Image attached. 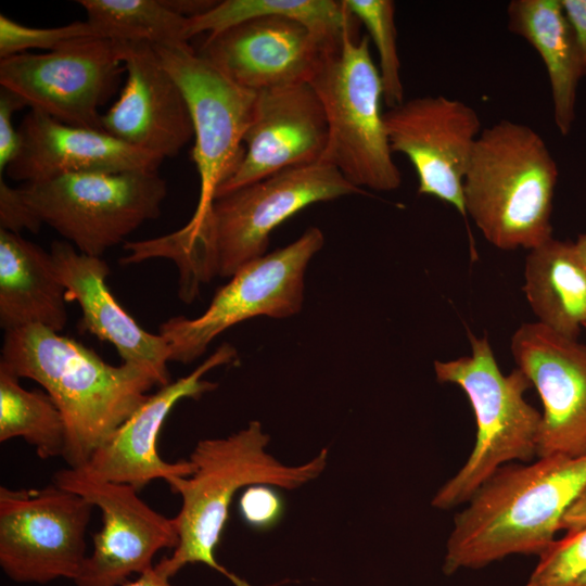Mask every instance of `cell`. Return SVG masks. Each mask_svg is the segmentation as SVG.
Listing matches in <instances>:
<instances>
[{
    "label": "cell",
    "mask_w": 586,
    "mask_h": 586,
    "mask_svg": "<svg viewBox=\"0 0 586 586\" xmlns=\"http://www.w3.org/2000/svg\"><path fill=\"white\" fill-rule=\"evenodd\" d=\"M66 289L51 253L0 229V326L40 324L60 332L67 322Z\"/></svg>",
    "instance_id": "cell-22"
},
{
    "label": "cell",
    "mask_w": 586,
    "mask_h": 586,
    "mask_svg": "<svg viewBox=\"0 0 586 586\" xmlns=\"http://www.w3.org/2000/svg\"><path fill=\"white\" fill-rule=\"evenodd\" d=\"M20 149L7 175L34 183L71 174L157 170L163 157L101 130L75 127L30 110L18 127Z\"/></svg>",
    "instance_id": "cell-20"
},
{
    "label": "cell",
    "mask_w": 586,
    "mask_h": 586,
    "mask_svg": "<svg viewBox=\"0 0 586 586\" xmlns=\"http://www.w3.org/2000/svg\"><path fill=\"white\" fill-rule=\"evenodd\" d=\"M42 225L35 212L26 203L18 188L9 186L0 178V229L18 233L29 230L37 233Z\"/></svg>",
    "instance_id": "cell-32"
},
{
    "label": "cell",
    "mask_w": 586,
    "mask_h": 586,
    "mask_svg": "<svg viewBox=\"0 0 586 586\" xmlns=\"http://www.w3.org/2000/svg\"><path fill=\"white\" fill-rule=\"evenodd\" d=\"M94 507L54 482L37 489L0 487V566L15 583L73 582L88 557Z\"/></svg>",
    "instance_id": "cell-10"
},
{
    "label": "cell",
    "mask_w": 586,
    "mask_h": 586,
    "mask_svg": "<svg viewBox=\"0 0 586 586\" xmlns=\"http://www.w3.org/2000/svg\"><path fill=\"white\" fill-rule=\"evenodd\" d=\"M0 366L40 384L65 424L63 459L84 468L139 408L149 391L170 382L153 366L105 362L93 349L40 324L5 331Z\"/></svg>",
    "instance_id": "cell-2"
},
{
    "label": "cell",
    "mask_w": 586,
    "mask_h": 586,
    "mask_svg": "<svg viewBox=\"0 0 586 586\" xmlns=\"http://www.w3.org/2000/svg\"><path fill=\"white\" fill-rule=\"evenodd\" d=\"M586 526V486L569 507L561 521V528L568 531Z\"/></svg>",
    "instance_id": "cell-36"
},
{
    "label": "cell",
    "mask_w": 586,
    "mask_h": 586,
    "mask_svg": "<svg viewBox=\"0 0 586 586\" xmlns=\"http://www.w3.org/2000/svg\"><path fill=\"white\" fill-rule=\"evenodd\" d=\"M573 243V249L575 252V255L583 266V268L586 270V233H582L577 237L575 242Z\"/></svg>",
    "instance_id": "cell-38"
},
{
    "label": "cell",
    "mask_w": 586,
    "mask_h": 586,
    "mask_svg": "<svg viewBox=\"0 0 586 586\" xmlns=\"http://www.w3.org/2000/svg\"><path fill=\"white\" fill-rule=\"evenodd\" d=\"M52 482L80 495L102 514L76 586H119L132 574L151 570L158 551L177 546L173 520L151 508L135 487L69 467L56 471Z\"/></svg>",
    "instance_id": "cell-13"
},
{
    "label": "cell",
    "mask_w": 586,
    "mask_h": 586,
    "mask_svg": "<svg viewBox=\"0 0 586 586\" xmlns=\"http://www.w3.org/2000/svg\"><path fill=\"white\" fill-rule=\"evenodd\" d=\"M50 253L67 301L80 306V328L110 342L124 361L151 365L170 380L166 340L142 329L118 304L106 284L107 264L101 257L80 253L66 241H54Z\"/></svg>",
    "instance_id": "cell-21"
},
{
    "label": "cell",
    "mask_w": 586,
    "mask_h": 586,
    "mask_svg": "<svg viewBox=\"0 0 586 586\" xmlns=\"http://www.w3.org/2000/svg\"><path fill=\"white\" fill-rule=\"evenodd\" d=\"M328 141L327 118L309 82L256 91L244 155L216 196L281 170L320 161Z\"/></svg>",
    "instance_id": "cell-16"
},
{
    "label": "cell",
    "mask_w": 586,
    "mask_h": 586,
    "mask_svg": "<svg viewBox=\"0 0 586 586\" xmlns=\"http://www.w3.org/2000/svg\"><path fill=\"white\" fill-rule=\"evenodd\" d=\"M99 37L160 47L189 44L187 18L163 0H78Z\"/></svg>",
    "instance_id": "cell-26"
},
{
    "label": "cell",
    "mask_w": 586,
    "mask_h": 586,
    "mask_svg": "<svg viewBox=\"0 0 586 586\" xmlns=\"http://www.w3.org/2000/svg\"><path fill=\"white\" fill-rule=\"evenodd\" d=\"M576 586H586V574L584 575V577L578 582V584Z\"/></svg>",
    "instance_id": "cell-39"
},
{
    "label": "cell",
    "mask_w": 586,
    "mask_h": 586,
    "mask_svg": "<svg viewBox=\"0 0 586 586\" xmlns=\"http://www.w3.org/2000/svg\"><path fill=\"white\" fill-rule=\"evenodd\" d=\"M169 579L153 566L151 570L138 575L135 581H127L119 586H173Z\"/></svg>",
    "instance_id": "cell-37"
},
{
    "label": "cell",
    "mask_w": 586,
    "mask_h": 586,
    "mask_svg": "<svg viewBox=\"0 0 586 586\" xmlns=\"http://www.w3.org/2000/svg\"><path fill=\"white\" fill-rule=\"evenodd\" d=\"M510 348L542 404L537 457L586 455V344L538 322L521 324Z\"/></svg>",
    "instance_id": "cell-15"
},
{
    "label": "cell",
    "mask_w": 586,
    "mask_h": 586,
    "mask_svg": "<svg viewBox=\"0 0 586 586\" xmlns=\"http://www.w3.org/2000/svg\"><path fill=\"white\" fill-rule=\"evenodd\" d=\"M364 193L333 166L317 162L292 167L216 196L201 222L165 235L126 242L123 265L167 258L179 272V296L191 303L200 285L232 277L265 255L270 233L305 207Z\"/></svg>",
    "instance_id": "cell-1"
},
{
    "label": "cell",
    "mask_w": 586,
    "mask_h": 586,
    "mask_svg": "<svg viewBox=\"0 0 586 586\" xmlns=\"http://www.w3.org/2000/svg\"><path fill=\"white\" fill-rule=\"evenodd\" d=\"M164 4L176 14L189 20L209 11L218 1L213 0H163Z\"/></svg>",
    "instance_id": "cell-35"
},
{
    "label": "cell",
    "mask_w": 586,
    "mask_h": 586,
    "mask_svg": "<svg viewBox=\"0 0 586 586\" xmlns=\"http://www.w3.org/2000/svg\"><path fill=\"white\" fill-rule=\"evenodd\" d=\"M392 152L404 154L418 177V193L453 205L467 217L463 181L482 131L473 107L444 95L405 100L384 113Z\"/></svg>",
    "instance_id": "cell-14"
},
{
    "label": "cell",
    "mask_w": 586,
    "mask_h": 586,
    "mask_svg": "<svg viewBox=\"0 0 586 586\" xmlns=\"http://www.w3.org/2000/svg\"><path fill=\"white\" fill-rule=\"evenodd\" d=\"M471 354L434 361L436 379L459 386L476 423L475 443L458 472L434 495V508L448 510L468 502L500 467L537 457L542 412L524 397L532 386L519 368L504 374L487 336L469 334Z\"/></svg>",
    "instance_id": "cell-6"
},
{
    "label": "cell",
    "mask_w": 586,
    "mask_h": 586,
    "mask_svg": "<svg viewBox=\"0 0 586 586\" xmlns=\"http://www.w3.org/2000/svg\"><path fill=\"white\" fill-rule=\"evenodd\" d=\"M348 12L367 28L379 54L383 100L392 109L402 104L404 88L395 26V4L391 0H343Z\"/></svg>",
    "instance_id": "cell-28"
},
{
    "label": "cell",
    "mask_w": 586,
    "mask_h": 586,
    "mask_svg": "<svg viewBox=\"0 0 586 586\" xmlns=\"http://www.w3.org/2000/svg\"><path fill=\"white\" fill-rule=\"evenodd\" d=\"M324 237L310 227L294 242L249 263L219 288L196 318L176 316L160 326L169 347V361L190 364L220 333L244 320L267 316L289 318L301 311L308 263Z\"/></svg>",
    "instance_id": "cell-9"
},
{
    "label": "cell",
    "mask_w": 586,
    "mask_h": 586,
    "mask_svg": "<svg viewBox=\"0 0 586 586\" xmlns=\"http://www.w3.org/2000/svg\"><path fill=\"white\" fill-rule=\"evenodd\" d=\"M358 27L346 29L335 51L326 53L309 84L321 101L328 141L319 162L335 167L353 186L392 191L402 176L393 161L381 103L383 86Z\"/></svg>",
    "instance_id": "cell-7"
},
{
    "label": "cell",
    "mask_w": 586,
    "mask_h": 586,
    "mask_svg": "<svg viewBox=\"0 0 586 586\" xmlns=\"http://www.w3.org/2000/svg\"><path fill=\"white\" fill-rule=\"evenodd\" d=\"M235 359V348L225 343L191 373L149 394L139 408L94 451L84 469L95 477L127 484L137 491L154 480L166 482L175 476L190 475L194 468L189 459L168 462L158 455V434L178 402L200 398L217 387V383L204 380L207 372Z\"/></svg>",
    "instance_id": "cell-18"
},
{
    "label": "cell",
    "mask_w": 586,
    "mask_h": 586,
    "mask_svg": "<svg viewBox=\"0 0 586 586\" xmlns=\"http://www.w3.org/2000/svg\"><path fill=\"white\" fill-rule=\"evenodd\" d=\"M123 69L118 41L85 37L47 53L1 58L0 85L60 123L104 131L99 107L115 90Z\"/></svg>",
    "instance_id": "cell-12"
},
{
    "label": "cell",
    "mask_w": 586,
    "mask_h": 586,
    "mask_svg": "<svg viewBox=\"0 0 586 586\" xmlns=\"http://www.w3.org/2000/svg\"><path fill=\"white\" fill-rule=\"evenodd\" d=\"M119 44L127 79L119 98L102 115V128L133 148L174 157L194 136L182 90L152 44Z\"/></svg>",
    "instance_id": "cell-19"
},
{
    "label": "cell",
    "mask_w": 586,
    "mask_h": 586,
    "mask_svg": "<svg viewBox=\"0 0 586 586\" xmlns=\"http://www.w3.org/2000/svg\"><path fill=\"white\" fill-rule=\"evenodd\" d=\"M18 190L42 224L95 257L157 218L167 194L157 170L71 174Z\"/></svg>",
    "instance_id": "cell-8"
},
{
    "label": "cell",
    "mask_w": 586,
    "mask_h": 586,
    "mask_svg": "<svg viewBox=\"0 0 586 586\" xmlns=\"http://www.w3.org/2000/svg\"><path fill=\"white\" fill-rule=\"evenodd\" d=\"M583 328H584V329L586 330V321H585V323H584V327H583Z\"/></svg>",
    "instance_id": "cell-40"
},
{
    "label": "cell",
    "mask_w": 586,
    "mask_h": 586,
    "mask_svg": "<svg viewBox=\"0 0 586 586\" xmlns=\"http://www.w3.org/2000/svg\"><path fill=\"white\" fill-rule=\"evenodd\" d=\"M269 435L259 421L227 437L199 441L190 454L193 472L166 481L181 507L171 518L178 544L154 568L168 578L188 564L202 563L234 586H252L216 559L233 497L243 487L266 484L295 489L317 479L328 463V449L300 466H286L267 451ZM277 586V585H270Z\"/></svg>",
    "instance_id": "cell-4"
},
{
    "label": "cell",
    "mask_w": 586,
    "mask_h": 586,
    "mask_svg": "<svg viewBox=\"0 0 586 586\" xmlns=\"http://www.w3.org/2000/svg\"><path fill=\"white\" fill-rule=\"evenodd\" d=\"M572 28L586 76V0H560Z\"/></svg>",
    "instance_id": "cell-34"
},
{
    "label": "cell",
    "mask_w": 586,
    "mask_h": 586,
    "mask_svg": "<svg viewBox=\"0 0 586 586\" xmlns=\"http://www.w3.org/2000/svg\"><path fill=\"white\" fill-rule=\"evenodd\" d=\"M153 47L181 88L192 119V158L200 177V195L192 217L183 226L192 229L244 155L243 137L252 119L256 91L235 84L190 44Z\"/></svg>",
    "instance_id": "cell-11"
},
{
    "label": "cell",
    "mask_w": 586,
    "mask_h": 586,
    "mask_svg": "<svg viewBox=\"0 0 586 586\" xmlns=\"http://www.w3.org/2000/svg\"><path fill=\"white\" fill-rule=\"evenodd\" d=\"M85 37H99L88 21H77L59 27L37 28L25 26L0 14L1 58L25 53L28 49L52 51L68 41Z\"/></svg>",
    "instance_id": "cell-30"
},
{
    "label": "cell",
    "mask_w": 586,
    "mask_h": 586,
    "mask_svg": "<svg viewBox=\"0 0 586 586\" xmlns=\"http://www.w3.org/2000/svg\"><path fill=\"white\" fill-rule=\"evenodd\" d=\"M239 510L246 524L256 530L273 527L284 513L282 497L270 485L256 484L244 489Z\"/></svg>",
    "instance_id": "cell-31"
},
{
    "label": "cell",
    "mask_w": 586,
    "mask_h": 586,
    "mask_svg": "<svg viewBox=\"0 0 586 586\" xmlns=\"http://www.w3.org/2000/svg\"><path fill=\"white\" fill-rule=\"evenodd\" d=\"M508 28L540 55L551 88L553 120L566 136L575 120L576 91L585 76L574 34L560 0H513L508 4Z\"/></svg>",
    "instance_id": "cell-23"
},
{
    "label": "cell",
    "mask_w": 586,
    "mask_h": 586,
    "mask_svg": "<svg viewBox=\"0 0 586 586\" xmlns=\"http://www.w3.org/2000/svg\"><path fill=\"white\" fill-rule=\"evenodd\" d=\"M494 472L455 515L443 571L481 569L512 555L539 556L586 486V455L537 457Z\"/></svg>",
    "instance_id": "cell-3"
},
{
    "label": "cell",
    "mask_w": 586,
    "mask_h": 586,
    "mask_svg": "<svg viewBox=\"0 0 586 586\" xmlns=\"http://www.w3.org/2000/svg\"><path fill=\"white\" fill-rule=\"evenodd\" d=\"M523 291L536 322L577 339L586 321V270L572 242L551 237L531 249Z\"/></svg>",
    "instance_id": "cell-24"
},
{
    "label": "cell",
    "mask_w": 586,
    "mask_h": 586,
    "mask_svg": "<svg viewBox=\"0 0 586 586\" xmlns=\"http://www.w3.org/2000/svg\"><path fill=\"white\" fill-rule=\"evenodd\" d=\"M26 106L24 102L13 92L1 88L0 92V173L7 170L8 166L17 155L20 149L18 129L13 126V114L15 111Z\"/></svg>",
    "instance_id": "cell-33"
},
{
    "label": "cell",
    "mask_w": 586,
    "mask_h": 586,
    "mask_svg": "<svg viewBox=\"0 0 586 586\" xmlns=\"http://www.w3.org/2000/svg\"><path fill=\"white\" fill-rule=\"evenodd\" d=\"M558 166L530 126L501 119L483 129L463 181L467 215L500 250H531L552 237Z\"/></svg>",
    "instance_id": "cell-5"
},
{
    "label": "cell",
    "mask_w": 586,
    "mask_h": 586,
    "mask_svg": "<svg viewBox=\"0 0 586 586\" xmlns=\"http://www.w3.org/2000/svg\"><path fill=\"white\" fill-rule=\"evenodd\" d=\"M21 437L40 459L63 457L65 424L62 413L44 391H28L20 378L0 366V442Z\"/></svg>",
    "instance_id": "cell-27"
},
{
    "label": "cell",
    "mask_w": 586,
    "mask_h": 586,
    "mask_svg": "<svg viewBox=\"0 0 586 586\" xmlns=\"http://www.w3.org/2000/svg\"><path fill=\"white\" fill-rule=\"evenodd\" d=\"M341 43L322 39L295 20L272 15L208 35L199 54L235 84L259 91L309 82L322 56Z\"/></svg>",
    "instance_id": "cell-17"
},
{
    "label": "cell",
    "mask_w": 586,
    "mask_h": 586,
    "mask_svg": "<svg viewBox=\"0 0 586 586\" xmlns=\"http://www.w3.org/2000/svg\"><path fill=\"white\" fill-rule=\"evenodd\" d=\"M272 15L295 20L334 44H340L346 29L358 27L359 22L343 1L224 0L206 13L187 20V37L190 40L204 31L217 34L243 22Z\"/></svg>",
    "instance_id": "cell-25"
},
{
    "label": "cell",
    "mask_w": 586,
    "mask_h": 586,
    "mask_svg": "<svg viewBox=\"0 0 586 586\" xmlns=\"http://www.w3.org/2000/svg\"><path fill=\"white\" fill-rule=\"evenodd\" d=\"M538 557L525 586H576L586 574V526L568 531Z\"/></svg>",
    "instance_id": "cell-29"
}]
</instances>
